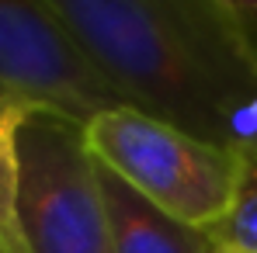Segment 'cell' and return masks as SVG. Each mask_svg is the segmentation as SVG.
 Segmentation results:
<instances>
[{
    "mask_svg": "<svg viewBox=\"0 0 257 253\" xmlns=\"http://www.w3.org/2000/svg\"><path fill=\"white\" fill-rule=\"evenodd\" d=\"M125 104L257 156V49L219 0H45Z\"/></svg>",
    "mask_w": 257,
    "mask_h": 253,
    "instance_id": "6da1fadb",
    "label": "cell"
},
{
    "mask_svg": "<svg viewBox=\"0 0 257 253\" xmlns=\"http://www.w3.org/2000/svg\"><path fill=\"white\" fill-rule=\"evenodd\" d=\"M84 146L94 163L150 205L205 232L229 211L247 167V153L198 139L132 104L101 111L84 128Z\"/></svg>",
    "mask_w": 257,
    "mask_h": 253,
    "instance_id": "7a4b0ae2",
    "label": "cell"
},
{
    "mask_svg": "<svg viewBox=\"0 0 257 253\" xmlns=\"http://www.w3.org/2000/svg\"><path fill=\"white\" fill-rule=\"evenodd\" d=\"M18 160V218L28 253H115L84 128L39 111L21 128Z\"/></svg>",
    "mask_w": 257,
    "mask_h": 253,
    "instance_id": "3957f363",
    "label": "cell"
},
{
    "mask_svg": "<svg viewBox=\"0 0 257 253\" xmlns=\"http://www.w3.org/2000/svg\"><path fill=\"white\" fill-rule=\"evenodd\" d=\"M0 97L77 128L125 104L45 0H0Z\"/></svg>",
    "mask_w": 257,
    "mask_h": 253,
    "instance_id": "277c9868",
    "label": "cell"
},
{
    "mask_svg": "<svg viewBox=\"0 0 257 253\" xmlns=\"http://www.w3.org/2000/svg\"><path fill=\"white\" fill-rule=\"evenodd\" d=\"M97 184L111 222L115 253H222L205 229L171 218L101 163H97Z\"/></svg>",
    "mask_w": 257,
    "mask_h": 253,
    "instance_id": "5b68a950",
    "label": "cell"
},
{
    "mask_svg": "<svg viewBox=\"0 0 257 253\" xmlns=\"http://www.w3.org/2000/svg\"><path fill=\"white\" fill-rule=\"evenodd\" d=\"M32 115L39 111L21 101L0 97V253H28L18 218V191H21L18 139Z\"/></svg>",
    "mask_w": 257,
    "mask_h": 253,
    "instance_id": "8992f818",
    "label": "cell"
},
{
    "mask_svg": "<svg viewBox=\"0 0 257 253\" xmlns=\"http://www.w3.org/2000/svg\"><path fill=\"white\" fill-rule=\"evenodd\" d=\"M209 236L226 253H257V156H247L240 191L222 222L209 229Z\"/></svg>",
    "mask_w": 257,
    "mask_h": 253,
    "instance_id": "52a82bcc",
    "label": "cell"
},
{
    "mask_svg": "<svg viewBox=\"0 0 257 253\" xmlns=\"http://www.w3.org/2000/svg\"><path fill=\"white\" fill-rule=\"evenodd\" d=\"M219 4L229 11V18L243 28V35H247L257 49V0H219Z\"/></svg>",
    "mask_w": 257,
    "mask_h": 253,
    "instance_id": "ba28073f",
    "label": "cell"
},
{
    "mask_svg": "<svg viewBox=\"0 0 257 253\" xmlns=\"http://www.w3.org/2000/svg\"><path fill=\"white\" fill-rule=\"evenodd\" d=\"M222 253H226V250H222Z\"/></svg>",
    "mask_w": 257,
    "mask_h": 253,
    "instance_id": "9c48e42d",
    "label": "cell"
}]
</instances>
